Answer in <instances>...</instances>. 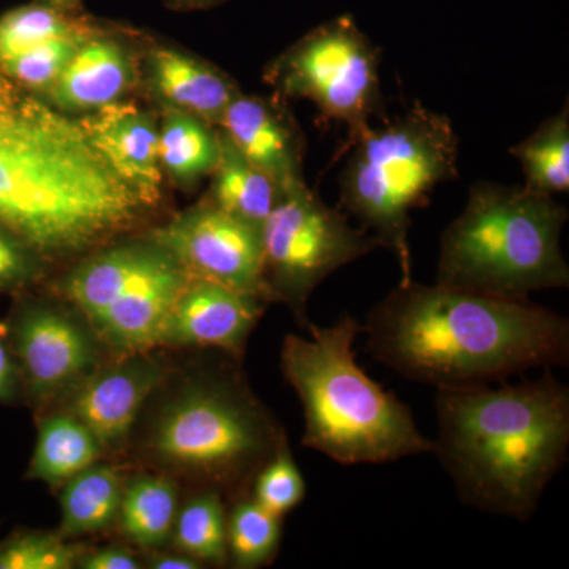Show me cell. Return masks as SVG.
Wrapping results in <instances>:
<instances>
[{"label": "cell", "instance_id": "6da1fadb", "mask_svg": "<svg viewBox=\"0 0 569 569\" xmlns=\"http://www.w3.org/2000/svg\"><path fill=\"white\" fill-rule=\"evenodd\" d=\"M151 211L80 119L0 74V223L50 261L80 260Z\"/></svg>", "mask_w": 569, "mask_h": 569}, {"label": "cell", "instance_id": "7a4b0ae2", "mask_svg": "<svg viewBox=\"0 0 569 569\" xmlns=\"http://www.w3.org/2000/svg\"><path fill=\"white\" fill-rule=\"evenodd\" d=\"M367 351L397 376L437 389L482 387L568 366V318L530 299L399 282L366 318Z\"/></svg>", "mask_w": 569, "mask_h": 569}, {"label": "cell", "instance_id": "3957f363", "mask_svg": "<svg viewBox=\"0 0 569 569\" xmlns=\"http://www.w3.org/2000/svg\"><path fill=\"white\" fill-rule=\"evenodd\" d=\"M432 452L462 503L527 522L568 460L569 388L549 369L516 385L437 389Z\"/></svg>", "mask_w": 569, "mask_h": 569}, {"label": "cell", "instance_id": "277c9868", "mask_svg": "<svg viewBox=\"0 0 569 569\" xmlns=\"http://www.w3.org/2000/svg\"><path fill=\"white\" fill-rule=\"evenodd\" d=\"M310 337L284 336L280 369L305 410L302 445L342 466L388 463L432 452L413 411L372 380L356 361L365 326L342 316L310 323Z\"/></svg>", "mask_w": 569, "mask_h": 569}, {"label": "cell", "instance_id": "5b68a950", "mask_svg": "<svg viewBox=\"0 0 569 569\" xmlns=\"http://www.w3.org/2000/svg\"><path fill=\"white\" fill-rule=\"evenodd\" d=\"M241 359L222 351L183 377L144 436L146 455L157 467L234 500L249 496L258 470L288 445L283 426L247 383Z\"/></svg>", "mask_w": 569, "mask_h": 569}, {"label": "cell", "instance_id": "8992f818", "mask_svg": "<svg viewBox=\"0 0 569 569\" xmlns=\"http://www.w3.org/2000/svg\"><path fill=\"white\" fill-rule=\"evenodd\" d=\"M568 211L523 186L477 182L466 208L441 236L437 282L503 299L569 287L561 252Z\"/></svg>", "mask_w": 569, "mask_h": 569}, {"label": "cell", "instance_id": "52a82bcc", "mask_svg": "<svg viewBox=\"0 0 569 569\" xmlns=\"http://www.w3.org/2000/svg\"><path fill=\"white\" fill-rule=\"evenodd\" d=\"M340 204L395 254L400 282L413 279L410 213L440 183L459 176V138L448 116L419 102L351 138Z\"/></svg>", "mask_w": 569, "mask_h": 569}, {"label": "cell", "instance_id": "ba28073f", "mask_svg": "<svg viewBox=\"0 0 569 569\" xmlns=\"http://www.w3.org/2000/svg\"><path fill=\"white\" fill-rule=\"evenodd\" d=\"M190 276L148 234L116 239L84 254L56 282V295L88 321L114 358L160 348Z\"/></svg>", "mask_w": 569, "mask_h": 569}, {"label": "cell", "instance_id": "9c48e42d", "mask_svg": "<svg viewBox=\"0 0 569 569\" xmlns=\"http://www.w3.org/2000/svg\"><path fill=\"white\" fill-rule=\"evenodd\" d=\"M264 80L282 99L310 100L323 118L346 123L350 140L385 119L380 51L350 14L295 41L269 63Z\"/></svg>", "mask_w": 569, "mask_h": 569}, {"label": "cell", "instance_id": "30bf717a", "mask_svg": "<svg viewBox=\"0 0 569 569\" xmlns=\"http://www.w3.org/2000/svg\"><path fill=\"white\" fill-rule=\"evenodd\" d=\"M264 282L271 302H282L307 329V305L332 272L372 253L380 244L348 222L307 183L283 190L261 230Z\"/></svg>", "mask_w": 569, "mask_h": 569}, {"label": "cell", "instance_id": "8fae6325", "mask_svg": "<svg viewBox=\"0 0 569 569\" xmlns=\"http://www.w3.org/2000/svg\"><path fill=\"white\" fill-rule=\"evenodd\" d=\"M6 336L20 367L24 399L39 410L62 402L104 361L103 343L69 302L22 298Z\"/></svg>", "mask_w": 569, "mask_h": 569}, {"label": "cell", "instance_id": "7c38bea8", "mask_svg": "<svg viewBox=\"0 0 569 569\" xmlns=\"http://www.w3.org/2000/svg\"><path fill=\"white\" fill-rule=\"evenodd\" d=\"M148 236L170 250L190 277L271 302L261 230L217 208L208 198Z\"/></svg>", "mask_w": 569, "mask_h": 569}, {"label": "cell", "instance_id": "4fadbf2b", "mask_svg": "<svg viewBox=\"0 0 569 569\" xmlns=\"http://www.w3.org/2000/svg\"><path fill=\"white\" fill-rule=\"evenodd\" d=\"M168 376V362L156 350L141 351L103 362L96 372L62 400L88 427L104 452H119L126 447L142 407Z\"/></svg>", "mask_w": 569, "mask_h": 569}, {"label": "cell", "instance_id": "5bb4252c", "mask_svg": "<svg viewBox=\"0 0 569 569\" xmlns=\"http://www.w3.org/2000/svg\"><path fill=\"white\" fill-rule=\"evenodd\" d=\"M138 51L122 29L97 24L43 100L74 118L122 102L141 82Z\"/></svg>", "mask_w": 569, "mask_h": 569}, {"label": "cell", "instance_id": "9a60e30c", "mask_svg": "<svg viewBox=\"0 0 569 569\" xmlns=\"http://www.w3.org/2000/svg\"><path fill=\"white\" fill-rule=\"evenodd\" d=\"M268 302L190 277L164 326L160 348L219 350L242 358Z\"/></svg>", "mask_w": 569, "mask_h": 569}, {"label": "cell", "instance_id": "2e32d148", "mask_svg": "<svg viewBox=\"0 0 569 569\" xmlns=\"http://www.w3.org/2000/svg\"><path fill=\"white\" fill-rule=\"evenodd\" d=\"M220 129L282 192L306 182L305 137L280 100L241 92L224 111Z\"/></svg>", "mask_w": 569, "mask_h": 569}, {"label": "cell", "instance_id": "e0dca14e", "mask_svg": "<svg viewBox=\"0 0 569 569\" xmlns=\"http://www.w3.org/2000/svg\"><path fill=\"white\" fill-rule=\"evenodd\" d=\"M80 122L116 173L153 209L162 197L159 123L132 102L108 104L80 116Z\"/></svg>", "mask_w": 569, "mask_h": 569}, {"label": "cell", "instance_id": "ac0fdd59", "mask_svg": "<svg viewBox=\"0 0 569 569\" xmlns=\"http://www.w3.org/2000/svg\"><path fill=\"white\" fill-rule=\"evenodd\" d=\"M141 56V82L162 108L189 112L220 127L224 111L241 93L236 82L211 63L176 48L152 44Z\"/></svg>", "mask_w": 569, "mask_h": 569}, {"label": "cell", "instance_id": "d6986e66", "mask_svg": "<svg viewBox=\"0 0 569 569\" xmlns=\"http://www.w3.org/2000/svg\"><path fill=\"white\" fill-rule=\"evenodd\" d=\"M220 152L208 200L242 222L263 230L282 190L242 156L219 127Z\"/></svg>", "mask_w": 569, "mask_h": 569}, {"label": "cell", "instance_id": "ffe728a7", "mask_svg": "<svg viewBox=\"0 0 569 569\" xmlns=\"http://www.w3.org/2000/svg\"><path fill=\"white\" fill-rule=\"evenodd\" d=\"M102 456V447L91 430L61 408L40 419L28 478L50 488H62L69 479L99 462Z\"/></svg>", "mask_w": 569, "mask_h": 569}, {"label": "cell", "instance_id": "44dd1931", "mask_svg": "<svg viewBox=\"0 0 569 569\" xmlns=\"http://www.w3.org/2000/svg\"><path fill=\"white\" fill-rule=\"evenodd\" d=\"M219 152V127L189 112L163 108L159 162L162 173L176 186L192 189L206 176H211Z\"/></svg>", "mask_w": 569, "mask_h": 569}, {"label": "cell", "instance_id": "7402d4cb", "mask_svg": "<svg viewBox=\"0 0 569 569\" xmlns=\"http://www.w3.org/2000/svg\"><path fill=\"white\" fill-rule=\"evenodd\" d=\"M118 468L93 463L62 486L59 537L77 539L103 531L118 519L123 490Z\"/></svg>", "mask_w": 569, "mask_h": 569}, {"label": "cell", "instance_id": "603a6c76", "mask_svg": "<svg viewBox=\"0 0 569 569\" xmlns=\"http://www.w3.org/2000/svg\"><path fill=\"white\" fill-rule=\"evenodd\" d=\"M178 485L162 475L140 473L123 482L119 523L141 549H159L173 535Z\"/></svg>", "mask_w": 569, "mask_h": 569}, {"label": "cell", "instance_id": "cb8c5ba5", "mask_svg": "<svg viewBox=\"0 0 569 569\" xmlns=\"http://www.w3.org/2000/svg\"><path fill=\"white\" fill-rule=\"evenodd\" d=\"M522 167L523 187L535 193L549 194L569 190V108L549 116L530 137L511 149Z\"/></svg>", "mask_w": 569, "mask_h": 569}, {"label": "cell", "instance_id": "d4e9b609", "mask_svg": "<svg viewBox=\"0 0 569 569\" xmlns=\"http://www.w3.org/2000/svg\"><path fill=\"white\" fill-rule=\"evenodd\" d=\"M97 22L81 11H63L36 2L0 17V63L48 43L91 31Z\"/></svg>", "mask_w": 569, "mask_h": 569}, {"label": "cell", "instance_id": "484cf974", "mask_svg": "<svg viewBox=\"0 0 569 569\" xmlns=\"http://www.w3.org/2000/svg\"><path fill=\"white\" fill-rule=\"evenodd\" d=\"M227 520L222 493L203 489L178 511L171 538L179 552L203 565L224 567L228 563Z\"/></svg>", "mask_w": 569, "mask_h": 569}, {"label": "cell", "instance_id": "4316f807", "mask_svg": "<svg viewBox=\"0 0 569 569\" xmlns=\"http://www.w3.org/2000/svg\"><path fill=\"white\" fill-rule=\"evenodd\" d=\"M282 541V518L271 515L252 497L234 501L228 512V563L239 569H257L271 563Z\"/></svg>", "mask_w": 569, "mask_h": 569}, {"label": "cell", "instance_id": "83f0119b", "mask_svg": "<svg viewBox=\"0 0 569 569\" xmlns=\"http://www.w3.org/2000/svg\"><path fill=\"white\" fill-rule=\"evenodd\" d=\"M97 24L93 26L91 31L66 37V39L48 41V43L14 56L9 61L0 63V74L17 82L26 91L44 99L61 77L63 69L70 62L77 48L80 47L81 41L97 28Z\"/></svg>", "mask_w": 569, "mask_h": 569}, {"label": "cell", "instance_id": "f1b7e54d", "mask_svg": "<svg viewBox=\"0 0 569 569\" xmlns=\"http://www.w3.org/2000/svg\"><path fill=\"white\" fill-rule=\"evenodd\" d=\"M82 552L58 533L20 531L0 541V569H70Z\"/></svg>", "mask_w": 569, "mask_h": 569}, {"label": "cell", "instance_id": "f546056e", "mask_svg": "<svg viewBox=\"0 0 569 569\" xmlns=\"http://www.w3.org/2000/svg\"><path fill=\"white\" fill-rule=\"evenodd\" d=\"M306 481L298 463L284 445L254 475L250 497L266 511L282 518L299 507L306 497Z\"/></svg>", "mask_w": 569, "mask_h": 569}, {"label": "cell", "instance_id": "4dcf8cb0", "mask_svg": "<svg viewBox=\"0 0 569 569\" xmlns=\"http://www.w3.org/2000/svg\"><path fill=\"white\" fill-rule=\"evenodd\" d=\"M44 260L24 239L0 223V295H22L48 274Z\"/></svg>", "mask_w": 569, "mask_h": 569}, {"label": "cell", "instance_id": "1f68e13d", "mask_svg": "<svg viewBox=\"0 0 569 569\" xmlns=\"http://www.w3.org/2000/svg\"><path fill=\"white\" fill-rule=\"evenodd\" d=\"M141 561L134 557L130 549L121 546H107L102 549L84 550L77 560V568L81 569H138Z\"/></svg>", "mask_w": 569, "mask_h": 569}, {"label": "cell", "instance_id": "d6a6232c", "mask_svg": "<svg viewBox=\"0 0 569 569\" xmlns=\"http://www.w3.org/2000/svg\"><path fill=\"white\" fill-rule=\"evenodd\" d=\"M24 397L20 367L11 353L6 331L0 328V403H14Z\"/></svg>", "mask_w": 569, "mask_h": 569}, {"label": "cell", "instance_id": "836d02e7", "mask_svg": "<svg viewBox=\"0 0 569 569\" xmlns=\"http://www.w3.org/2000/svg\"><path fill=\"white\" fill-rule=\"evenodd\" d=\"M149 568L156 569H200L204 565L200 561L194 560L193 557L186 556L181 552V556H174V553L160 552L152 553L149 559Z\"/></svg>", "mask_w": 569, "mask_h": 569}, {"label": "cell", "instance_id": "e575fe53", "mask_svg": "<svg viewBox=\"0 0 569 569\" xmlns=\"http://www.w3.org/2000/svg\"><path fill=\"white\" fill-rule=\"evenodd\" d=\"M222 2L224 0H167L168 6L178 10L211 9V7L219 6Z\"/></svg>", "mask_w": 569, "mask_h": 569}, {"label": "cell", "instance_id": "d590c367", "mask_svg": "<svg viewBox=\"0 0 569 569\" xmlns=\"http://www.w3.org/2000/svg\"><path fill=\"white\" fill-rule=\"evenodd\" d=\"M44 6L54 7V9L63 11H80L82 0H37Z\"/></svg>", "mask_w": 569, "mask_h": 569}]
</instances>
